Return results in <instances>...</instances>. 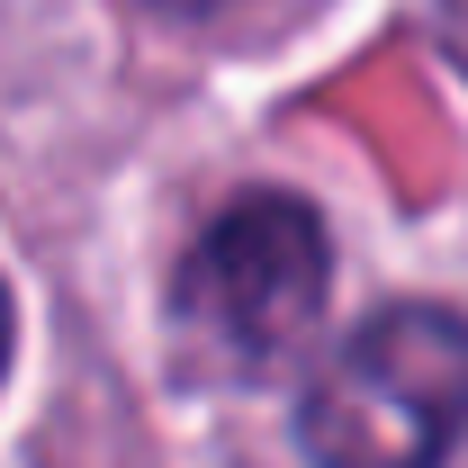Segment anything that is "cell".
Here are the masks:
<instances>
[{"label":"cell","mask_w":468,"mask_h":468,"mask_svg":"<svg viewBox=\"0 0 468 468\" xmlns=\"http://www.w3.org/2000/svg\"><path fill=\"white\" fill-rule=\"evenodd\" d=\"M9 324H18V315H9V289H0V369H9Z\"/></svg>","instance_id":"4"},{"label":"cell","mask_w":468,"mask_h":468,"mask_svg":"<svg viewBox=\"0 0 468 468\" xmlns=\"http://www.w3.org/2000/svg\"><path fill=\"white\" fill-rule=\"evenodd\" d=\"M468 432V315L406 297L324 351L297 397L315 468H441Z\"/></svg>","instance_id":"2"},{"label":"cell","mask_w":468,"mask_h":468,"mask_svg":"<svg viewBox=\"0 0 468 468\" xmlns=\"http://www.w3.org/2000/svg\"><path fill=\"white\" fill-rule=\"evenodd\" d=\"M334 280V234L315 198L243 189L217 207L172 271V343L207 378H280L315 343Z\"/></svg>","instance_id":"1"},{"label":"cell","mask_w":468,"mask_h":468,"mask_svg":"<svg viewBox=\"0 0 468 468\" xmlns=\"http://www.w3.org/2000/svg\"><path fill=\"white\" fill-rule=\"evenodd\" d=\"M432 18H441V37H451V55L468 63V0H432Z\"/></svg>","instance_id":"3"}]
</instances>
